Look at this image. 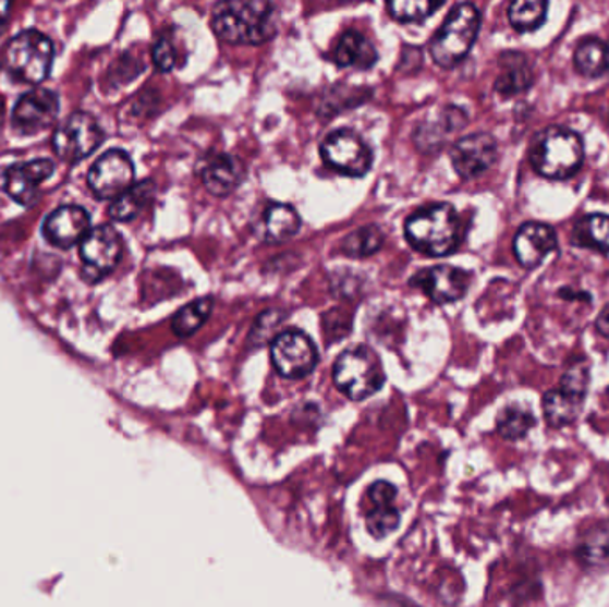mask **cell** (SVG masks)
Returning <instances> with one entry per match:
<instances>
[{
    "mask_svg": "<svg viewBox=\"0 0 609 607\" xmlns=\"http://www.w3.org/2000/svg\"><path fill=\"white\" fill-rule=\"evenodd\" d=\"M271 2H220L212 11V29L227 44L263 45L277 35Z\"/></svg>",
    "mask_w": 609,
    "mask_h": 607,
    "instance_id": "cell-1",
    "label": "cell"
},
{
    "mask_svg": "<svg viewBox=\"0 0 609 607\" xmlns=\"http://www.w3.org/2000/svg\"><path fill=\"white\" fill-rule=\"evenodd\" d=\"M405 235L412 248L423 255L446 257L459 248V215L453 205H426L406 219Z\"/></svg>",
    "mask_w": 609,
    "mask_h": 607,
    "instance_id": "cell-2",
    "label": "cell"
},
{
    "mask_svg": "<svg viewBox=\"0 0 609 607\" xmlns=\"http://www.w3.org/2000/svg\"><path fill=\"white\" fill-rule=\"evenodd\" d=\"M583 159L585 148L580 134L565 126H547L533 142V168L546 179H569L580 170Z\"/></svg>",
    "mask_w": 609,
    "mask_h": 607,
    "instance_id": "cell-3",
    "label": "cell"
},
{
    "mask_svg": "<svg viewBox=\"0 0 609 607\" xmlns=\"http://www.w3.org/2000/svg\"><path fill=\"white\" fill-rule=\"evenodd\" d=\"M482 15L473 4L454 5L439 33L429 41V54L442 69H453L467 58L478 38Z\"/></svg>",
    "mask_w": 609,
    "mask_h": 607,
    "instance_id": "cell-4",
    "label": "cell"
},
{
    "mask_svg": "<svg viewBox=\"0 0 609 607\" xmlns=\"http://www.w3.org/2000/svg\"><path fill=\"white\" fill-rule=\"evenodd\" d=\"M333 381L348 398L364 401L383 387L386 371L375 351L367 345H356L337 359Z\"/></svg>",
    "mask_w": 609,
    "mask_h": 607,
    "instance_id": "cell-5",
    "label": "cell"
},
{
    "mask_svg": "<svg viewBox=\"0 0 609 607\" xmlns=\"http://www.w3.org/2000/svg\"><path fill=\"white\" fill-rule=\"evenodd\" d=\"M54 61V45L39 31H24L4 50V64L11 75L29 84H41L49 77Z\"/></svg>",
    "mask_w": 609,
    "mask_h": 607,
    "instance_id": "cell-6",
    "label": "cell"
},
{
    "mask_svg": "<svg viewBox=\"0 0 609 607\" xmlns=\"http://www.w3.org/2000/svg\"><path fill=\"white\" fill-rule=\"evenodd\" d=\"M102 142L103 132L97 120L88 112H75L58 126L52 145L63 161L78 162L92 156Z\"/></svg>",
    "mask_w": 609,
    "mask_h": 607,
    "instance_id": "cell-7",
    "label": "cell"
},
{
    "mask_svg": "<svg viewBox=\"0 0 609 607\" xmlns=\"http://www.w3.org/2000/svg\"><path fill=\"white\" fill-rule=\"evenodd\" d=\"M271 362L278 375L289 379L305 378L317 364V350L302 331H283L271 342Z\"/></svg>",
    "mask_w": 609,
    "mask_h": 607,
    "instance_id": "cell-8",
    "label": "cell"
},
{
    "mask_svg": "<svg viewBox=\"0 0 609 607\" xmlns=\"http://www.w3.org/2000/svg\"><path fill=\"white\" fill-rule=\"evenodd\" d=\"M321 156L330 168L348 177H364L373 166L369 146L348 129L333 132L322 142Z\"/></svg>",
    "mask_w": 609,
    "mask_h": 607,
    "instance_id": "cell-9",
    "label": "cell"
},
{
    "mask_svg": "<svg viewBox=\"0 0 609 607\" xmlns=\"http://www.w3.org/2000/svg\"><path fill=\"white\" fill-rule=\"evenodd\" d=\"M123 253L122 235L109 224H102L84 238L81 243V258L84 263V277L97 282L114 271Z\"/></svg>",
    "mask_w": 609,
    "mask_h": 607,
    "instance_id": "cell-10",
    "label": "cell"
},
{
    "mask_svg": "<svg viewBox=\"0 0 609 607\" xmlns=\"http://www.w3.org/2000/svg\"><path fill=\"white\" fill-rule=\"evenodd\" d=\"M134 165L127 151L109 150L92 166L88 184L100 199H117L131 190Z\"/></svg>",
    "mask_w": 609,
    "mask_h": 607,
    "instance_id": "cell-11",
    "label": "cell"
},
{
    "mask_svg": "<svg viewBox=\"0 0 609 607\" xmlns=\"http://www.w3.org/2000/svg\"><path fill=\"white\" fill-rule=\"evenodd\" d=\"M499 148L496 137L487 132L468 134L454 143L451 162L462 179H476L490 170L498 161Z\"/></svg>",
    "mask_w": 609,
    "mask_h": 607,
    "instance_id": "cell-12",
    "label": "cell"
},
{
    "mask_svg": "<svg viewBox=\"0 0 609 607\" xmlns=\"http://www.w3.org/2000/svg\"><path fill=\"white\" fill-rule=\"evenodd\" d=\"M468 282H471L468 272L453 266L423 269L410 278V286L417 287L431 302L440 305L462 300L467 294Z\"/></svg>",
    "mask_w": 609,
    "mask_h": 607,
    "instance_id": "cell-13",
    "label": "cell"
},
{
    "mask_svg": "<svg viewBox=\"0 0 609 607\" xmlns=\"http://www.w3.org/2000/svg\"><path fill=\"white\" fill-rule=\"evenodd\" d=\"M59 100L50 89L36 88L20 98L13 111V125L22 134H38L54 125Z\"/></svg>",
    "mask_w": 609,
    "mask_h": 607,
    "instance_id": "cell-14",
    "label": "cell"
},
{
    "mask_svg": "<svg viewBox=\"0 0 609 607\" xmlns=\"http://www.w3.org/2000/svg\"><path fill=\"white\" fill-rule=\"evenodd\" d=\"M92 232V218L78 205H63L45 219L44 235L58 248L69 250Z\"/></svg>",
    "mask_w": 609,
    "mask_h": 607,
    "instance_id": "cell-15",
    "label": "cell"
},
{
    "mask_svg": "<svg viewBox=\"0 0 609 607\" xmlns=\"http://www.w3.org/2000/svg\"><path fill=\"white\" fill-rule=\"evenodd\" d=\"M54 162L49 159H36L31 162H19L5 171L4 190L20 205L31 207L39 196V185L54 173Z\"/></svg>",
    "mask_w": 609,
    "mask_h": 607,
    "instance_id": "cell-16",
    "label": "cell"
},
{
    "mask_svg": "<svg viewBox=\"0 0 609 607\" xmlns=\"http://www.w3.org/2000/svg\"><path fill=\"white\" fill-rule=\"evenodd\" d=\"M394 485L387 482H376L367 490L370 508L366 511V524L370 535L383 539L400 527V511L395 508Z\"/></svg>",
    "mask_w": 609,
    "mask_h": 607,
    "instance_id": "cell-17",
    "label": "cell"
},
{
    "mask_svg": "<svg viewBox=\"0 0 609 607\" xmlns=\"http://www.w3.org/2000/svg\"><path fill=\"white\" fill-rule=\"evenodd\" d=\"M467 125V114L460 108L448 106L429 114L414 132V142L421 151L431 154L442 148L454 132Z\"/></svg>",
    "mask_w": 609,
    "mask_h": 607,
    "instance_id": "cell-18",
    "label": "cell"
},
{
    "mask_svg": "<svg viewBox=\"0 0 609 607\" xmlns=\"http://www.w3.org/2000/svg\"><path fill=\"white\" fill-rule=\"evenodd\" d=\"M558 246L555 229L544 223H526L513 239V253L522 268L532 269Z\"/></svg>",
    "mask_w": 609,
    "mask_h": 607,
    "instance_id": "cell-19",
    "label": "cell"
},
{
    "mask_svg": "<svg viewBox=\"0 0 609 607\" xmlns=\"http://www.w3.org/2000/svg\"><path fill=\"white\" fill-rule=\"evenodd\" d=\"M243 177V162L237 157L227 156V154L212 157L202 171L205 190L209 191L210 195L218 196V198L234 193Z\"/></svg>",
    "mask_w": 609,
    "mask_h": 607,
    "instance_id": "cell-20",
    "label": "cell"
},
{
    "mask_svg": "<svg viewBox=\"0 0 609 607\" xmlns=\"http://www.w3.org/2000/svg\"><path fill=\"white\" fill-rule=\"evenodd\" d=\"M333 61L344 69L369 70L378 61V52L358 31H348L333 50Z\"/></svg>",
    "mask_w": 609,
    "mask_h": 607,
    "instance_id": "cell-21",
    "label": "cell"
},
{
    "mask_svg": "<svg viewBox=\"0 0 609 607\" xmlns=\"http://www.w3.org/2000/svg\"><path fill=\"white\" fill-rule=\"evenodd\" d=\"M302 227V218L291 205H269L263 219V239L268 243H285Z\"/></svg>",
    "mask_w": 609,
    "mask_h": 607,
    "instance_id": "cell-22",
    "label": "cell"
},
{
    "mask_svg": "<svg viewBox=\"0 0 609 607\" xmlns=\"http://www.w3.org/2000/svg\"><path fill=\"white\" fill-rule=\"evenodd\" d=\"M583 403H585L583 396H577V393L558 387V389L549 390L544 396V415H546L549 426L563 428V426H569V424L574 423L575 418L580 417Z\"/></svg>",
    "mask_w": 609,
    "mask_h": 607,
    "instance_id": "cell-23",
    "label": "cell"
},
{
    "mask_svg": "<svg viewBox=\"0 0 609 607\" xmlns=\"http://www.w3.org/2000/svg\"><path fill=\"white\" fill-rule=\"evenodd\" d=\"M501 66V75L496 81V92L501 93L502 97H513L529 89L533 72L524 56L504 54Z\"/></svg>",
    "mask_w": 609,
    "mask_h": 607,
    "instance_id": "cell-24",
    "label": "cell"
},
{
    "mask_svg": "<svg viewBox=\"0 0 609 607\" xmlns=\"http://www.w3.org/2000/svg\"><path fill=\"white\" fill-rule=\"evenodd\" d=\"M154 196H156V184L151 180H143L112 202L109 215L117 221H131L142 215V210L150 204Z\"/></svg>",
    "mask_w": 609,
    "mask_h": 607,
    "instance_id": "cell-25",
    "label": "cell"
},
{
    "mask_svg": "<svg viewBox=\"0 0 609 607\" xmlns=\"http://www.w3.org/2000/svg\"><path fill=\"white\" fill-rule=\"evenodd\" d=\"M575 70L585 77H600L609 72V44L597 38L581 41L574 54Z\"/></svg>",
    "mask_w": 609,
    "mask_h": 607,
    "instance_id": "cell-26",
    "label": "cell"
},
{
    "mask_svg": "<svg viewBox=\"0 0 609 607\" xmlns=\"http://www.w3.org/2000/svg\"><path fill=\"white\" fill-rule=\"evenodd\" d=\"M572 243L583 248L609 253V216L590 215L580 219L572 230Z\"/></svg>",
    "mask_w": 609,
    "mask_h": 607,
    "instance_id": "cell-27",
    "label": "cell"
},
{
    "mask_svg": "<svg viewBox=\"0 0 609 607\" xmlns=\"http://www.w3.org/2000/svg\"><path fill=\"white\" fill-rule=\"evenodd\" d=\"M577 558L590 569H600L609 564V522L594 525L577 545Z\"/></svg>",
    "mask_w": 609,
    "mask_h": 607,
    "instance_id": "cell-28",
    "label": "cell"
},
{
    "mask_svg": "<svg viewBox=\"0 0 609 607\" xmlns=\"http://www.w3.org/2000/svg\"><path fill=\"white\" fill-rule=\"evenodd\" d=\"M212 305H215L212 298H200V300H196L190 305L182 306L181 311L176 312V316L173 317L171 328L182 339L195 336L196 331L200 330L202 325L209 319Z\"/></svg>",
    "mask_w": 609,
    "mask_h": 607,
    "instance_id": "cell-29",
    "label": "cell"
},
{
    "mask_svg": "<svg viewBox=\"0 0 609 607\" xmlns=\"http://www.w3.org/2000/svg\"><path fill=\"white\" fill-rule=\"evenodd\" d=\"M386 243V235L375 224L362 227V229L353 230V232L342 241V253H346L348 257L366 258L375 255L378 250Z\"/></svg>",
    "mask_w": 609,
    "mask_h": 607,
    "instance_id": "cell-30",
    "label": "cell"
},
{
    "mask_svg": "<svg viewBox=\"0 0 609 607\" xmlns=\"http://www.w3.org/2000/svg\"><path fill=\"white\" fill-rule=\"evenodd\" d=\"M549 4L540 0H519L508 8V20L519 33H529L544 25Z\"/></svg>",
    "mask_w": 609,
    "mask_h": 607,
    "instance_id": "cell-31",
    "label": "cell"
},
{
    "mask_svg": "<svg viewBox=\"0 0 609 607\" xmlns=\"http://www.w3.org/2000/svg\"><path fill=\"white\" fill-rule=\"evenodd\" d=\"M535 426V415L521 406H508L498 417V432L507 440H521Z\"/></svg>",
    "mask_w": 609,
    "mask_h": 607,
    "instance_id": "cell-32",
    "label": "cell"
},
{
    "mask_svg": "<svg viewBox=\"0 0 609 607\" xmlns=\"http://www.w3.org/2000/svg\"><path fill=\"white\" fill-rule=\"evenodd\" d=\"M443 2H425V0H400V2H389L387 10L390 16L398 22H419V20L428 19L431 13L440 10Z\"/></svg>",
    "mask_w": 609,
    "mask_h": 607,
    "instance_id": "cell-33",
    "label": "cell"
},
{
    "mask_svg": "<svg viewBox=\"0 0 609 607\" xmlns=\"http://www.w3.org/2000/svg\"><path fill=\"white\" fill-rule=\"evenodd\" d=\"M588 384H590L588 364L585 360H575L567 367L565 375L561 376L560 387L585 398Z\"/></svg>",
    "mask_w": 609,
    "mask_h": 607,
    "instance_id": "cell-34",
    "label": "cell"
},
{
    "mask_svg": "<svg viewBox=\"0 0 609 607\" xmlns=\"http://www.w3.org/2000/svg\"><path fill=\"white\" fill-rule=\"evenodd\" d=\"M151 54H154V64H156L157 69L161 70V72H171V70L175 69L176 52L170 39H157L156 47H154V52H151Z\"/></svg>",
    "mask_w": 609,
    "mask_h": 607,
    "instance_id": "cell-35",
    "label": "cell"
},
{
    "mask_svg": "<svg viewBox=\"0 0 609 607\" xmlns=\"http://www.w3.org/2000/svg\"><path fill=\"white\" fill-rule=\"evenodd\" d=\"M595 328L599 331L600 336L609 340V303L600 311L599 316H597V321H595Z\"/></svg>",
    "mask_w": 609,
    "mask_h": 607,
    "instance_id": "cell-36",
    "label": "cell"
},
{
    "mask_svg": "<svg viewBox=\"0 0 609 607\" xmlns=\"http://www.w3.org/2000/svg\"><path fill=\"white\" fill-rule=\"evenodd\" d=\"M11 8H13L11 2H8V0H0V35H2V31H4L8 22H10Z\"/></svg>",
    "mask_w": 609,
    "mask_h": 607,
    "instance_id": "cell-37",
    "label": "cell"
}]
</instances>
